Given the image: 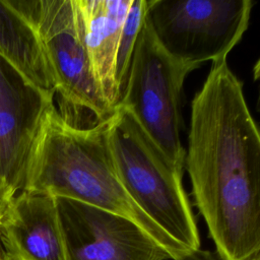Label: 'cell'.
<instances>
[{
  "label": "cell",
  "mask_w": 260,
  "mask_h": 260,
  "mask_svg": "<svg viewBox=\"0 0 260 260\" xmlns=\"http://www.w3.org/2000/svg\"><path fill=\"white\" fill-rule=\"evenodd\" d=\"M185 170L220 259L260 260V125L226 60L192 100Z\"/></svg>",
  "instance_id": "obj_1"
},
{
  "label": "cell",
  "mask_w": 260,
  "mask_h": 260,
  "mask_svg": "<svg viewBox=\"0 0 260 260\" xmlns=\"http://www.w3.org/2000/svg\"><path fill=\"white\" fill-rule=\"evenodd\" d=\"M66 260H168L169 253L132 220L66 198H56Z\"/></svg>",
  "instance_id": "obj_7"
},
{
  "label": "cell",
  "mask_w": 260,
  "mask_h": 260,
  "mask_svg": "<svg viewBox=\"0 0 260 260\" xmlns=\"http://www.w3.org/2000/svg\"><path fill=\"white\" fill-rule=\"evenodd\" d=\"M108 138L119 177L138 207L184 248L201 252L199 232L183 185L184 170L170 160L122 105L108 120Z\"/></svg>",
  "instance_id": "obj_3"
},
{
  "label": "cell",
  "mask_w": 260,
  "mask_h": 260,
  "mask_svg": "<svg viewBox=\"0 0 260 260\" xmlns=\"http://www.w3.org/2000/svg\"><path fill=\"white\" fill-rule=\"evenodd\" d=\"M0 56L29 83L54 99L55 81L40 38L9 0H0Z\"/></svg>",
  "instance_id": "obj_11"
},
{
  "label": "cell",
  "mask_w": 260,
  "mask_h": 260,
  "mask_svg": "<svg viewBox=\"0 0 260 260\" xmlns=\"http://www.w3.org/2000/svg\"><path fill=\"white\" fill-rule=\"evenodd\" d=\"M253 79L257 82L258 91H257V101H256V109L260 114V58L257 60L253 67Z\"/></svg>",
  "instance_id": "obj_13"
},
{
  "label": "cell",
  "mask_w": 260,
  "mask_h": 260,
  "mask_svg": "<svg viewBox=\"0 0 260 260\" xmlns=\"http://www.w3.org/2000/svg\"><path fill=\"white\" fill-rule=\"evenodd\" d=\"M0 260H18L17 258L13 257L9 253L5 252L1 247H0Z\"/></svg>",
  "instance_id": "obj_15"
},
{
  "label": "cell",
  "mask_w": 260,
  "mask_h": 260,
  "mask_svg": "<svg viewBox=\"0 0 260 260\" xmlns=\"http://www.w3.org/2000/svg\"><path fill=\"white\" fill-rule=\"evenodd\" d=\"M108 120L81 128L52 105L32 143L22 191L71 199L124 216L150 235L172 260H209L207 252L195 253L177 243L130 197L113 160Z\"/></svg>",
  "instance_id": "obj_2"
},
{
  "label": "cell",
  "mask_w": 260,
  "mask_h": 260,
  "mask_svg": "<svg viewBox=\"0 0 260 260\" xmlns=\"http://www.w3.org/2000/svg\"><path fill=\"white\" fill-rule=\"evenodd\" d=\"M146 9L147 0H133L123 24L116 60V82L119 103L126 86L133 51L146 15Z\"/></svg>",
  "instance_id": "obj_12"
},
{
  "label": "cell",
  "mask_w": 260,
  "mask_h": 260,
  "mask_svg": "<svg viewBox=\"0 0 260 260\" xmlns=\"http://www.w3.org/2000/svg\"><path fill=\"white\" fill-rule=\"evenodd\" d=\"M133 0H77L93 78L115 110L119 104L116 60L123 24Z\"/></svg>",
  "instance_id": "obj_10"
},
{
  "label": "cell",
  "mask_w": 260,
  "mask_h": 260,
  "mask_svg": "<svg viewBox=\"0 0 260 260\" xmlns=\"http://www.w3.org/2000/svg\"><path fill=\"white\" fill-rule=\"evenodd\" d=\"M198 67L168 54L145 15L118 105L130 110L155 144L182 170H185L186 154L180 133L182 91L187 75Z\"/></svg>",
  "instance_id": "obj_5"
},
{
  "label": "cell",
  "mask_w": 260,
  "mask_h": 260,
  "mask_svg": "<svg viewBox=\"0 0 260 260\" xmlns=\"http://www.w3.org/2000/svg\"><path fill=\"white\" fill-rule=\"evenodd\" d=\"M251 0H147L146 19L172 57L201 66L226 60L248 29Z\"/></svg>",
  "instance_id": "obj_6"
},
{
  "label": "cell",
  "mask_w": 260,
  "mask_h": 260,
  "mask_svg": "<svg viewBox=\"0 0 260 260\" xmlns=\"http://www.w3.org/2000/svg\"><path fill=\"white\" fill-rule=\"evenodd\" d=\"M0 247L18 260H66L56 197L21 191L0 224Z\"/></svg>",
  "instance_id": "obj_9"
},
{
  "label": "cell",
  "mask_w": 260,
  "mask_h": 260,
  "mask_svg": "<svg viewBox=\"0 0 260 260\" xmlns=\"http://www.w3.org/2000/svg\"><path fill=\"white\" fill-rule=\"evenodd\" d=\"M54 99L0 56V183L10 200L23 190L41 121Z\"/></svg>",
  "instance_id": "obj_8"
},
{
  "label": "cell",
  "mask_w": 260,
  "mask_h": 260,
  "mask_svg": "<svg viewBox=\"0 0 260 260\" xmlns=\"http://www.w3.org/2000/svg\"><path fill=\"white\" fill-rule=\"evenodd\" d=\"M34 26L42 43L58 94L69 106L68 120L83 128L114 113L93 78L77 0H9Z\"/></svg>",
  "instance_id": "obj_4"
},
{
  "label": "cell",
  "mask_w": 260,
  "mask_h": 260,
  "mask_svg": "<svg viewBox=\"0 0 260 260\" xmlns=\"http://www.w3.org/2000/svg\"><path fill=\"white\" fill-rule=\"evenodd\" d=\"M10 201H11L10 198L8 197V195L6 194L4 188L2 187V185L0 183V224H1L2 218L4 216V213L7 209V206Z\"/></svg>",
  "instance_id": "obj_14"
}]
</instances>
